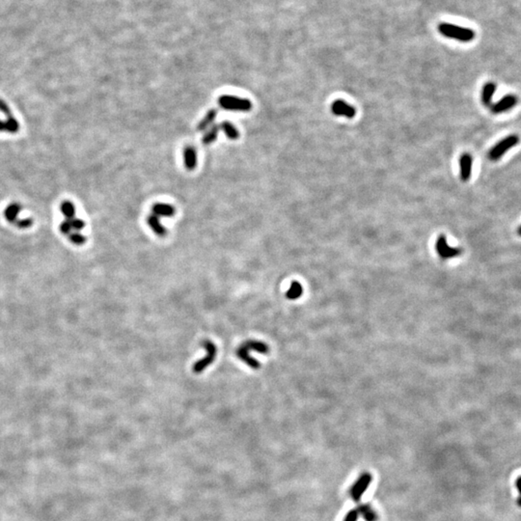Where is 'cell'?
I'll return each mask as SVG.
<instances>
[{
    "label": "cell",
    "mask_w": 521,
    "mask_h": 521,
    "mask_svg": "<svg viewBox=\"0 0 521 521\" xmlns=\"http://www.w3.org/2000/svg\"><path fill=\"white\" fill-rule=\"evenodd\" d=\"M439 33L446 38L457 40L462 43H468L474 40L475 32L470 28L462 27L460 25L443 22L438 25Z\"/></svg>",
    "instance_id": "cell-1"
},
{
    "label": "cell",
    "mask_w": 521,
    "mask_h": 521,
    "mask_svg": "<svg viewBox=\"0 0 521 521\" xmlns=\"http://www.w3.org/2000/svg\"><path fill=\"white\" fill-rule=\"evenodd\" d=\"M218 105L225 110L237 112H246L252 108V103L249 100L232 95L220 96L218 99Z\"/></svg>",
    "instance_id": "cell-2"
},
{
    "label": "cell",
    "mask_w": 521,
    "mask_h": 521,
    "mask_svg": "<svg viewBox=\"0 0 521 521\" xmlns=\"http://www.w3.org/2000/svg\"><path fill=\"white\" fill-rule=\"evenodd\" d=\"M519 143H520V137L517 134H511L504 139H502L490 150V152H489L490 159L493 161L500 159L510 149L514 148Z\"/></svg>",
    "instance_id": "cell-3"
},
{
    "label": "cell",
    "mask_w": 521,
    "mask_h": 521,
    "mask_svg": "<svg viewBox=\"0 0 521 521\" xmlns=\"http://www.w3.org/2000/svg\"><path fill=\"white\" fill-rule=\"evenodd\" d=\"M203 347L206 349L207 351V355L203 358V359H200L198 360L194 365H193V372L195 374H201L203 373L206 369L208 368L210 365H212L215 361V357H216V353H217V349H216V346L215 344L212 342V341H205L203 343Z\"/></svg>",
    "instance_id": "cell-4"
},
{
    "label": "cell",
    "mask_w": 521,
    "mask_h": 521,
    "mask_svg": "<svg viewBox=\"0 0 521 521\" xmlns=\"http://www.w3.org/2000/svg\"><path fill=\"white\" fill-rule=\"evenodd\" d=\"M435 249L439 257H441L443 260L455 258L461 254V249L451 247L447 244V240L444 235H440L438 237L435 245Z\"/></svg>",
    "instance_id": "cell-5"
},
{
    "label": "cell",
    "mask_w": 521,
    "mask_h": 521,
    "mask_svg": "<svg viewBox=\"0 0 521 521\" xmlns=\"http://www.w3.org/2000/svg\"><path fill=\"white\" fill-rule=\"evenodd\" d=\"M372 483V475L369 473H364L358 478V480L354 483V485L351 490V494L353 500L358 502L362 495L368 490L369 486Z\"/></svg>",
    "instance_id": "cell-6"
},
{
    "label": "cell",
    "mask_w": 521,
    "mask_h": 521,
    "mask_svg": "<svg viewBox=\"0 0 521 521\" xmlns=\"http://www.w3.org/2000/svg\"><path fill=\"white\" fill-rule=\"evenodd\" d=\"M519 104V98L516 95H506L500 101L491 105V112L493 114H501L511 110Z\"/></svg>",
    "instance_id": "cell-7"
},
{
    "label": "cell",
    "mask_w": 521,
    "mask_h": 521,
    "mask_svg": "<svg viewBox=\"0 0 521 521\" xmlns=\"http://www.w3.org/2000/svg\"><path fill=\"white\" fill-rule=\"evenodd\" d=\"M331 111L334 115L353 119L356 115V109L342 100H337L331 105Z\"/></svg>",
    "instance_id": "cell-8"
},
{
    "label": "cell",
    "mask_w": 521,
    "mask_h": 521,
    "mask_svg": "<svg viewBox=\"0 0 521 521\" xmlns=\"http://www.w3.org/2000/svg\"><path fill=\"white\" fill-rule=\"evenodd\" d=\"M472 165H473L472 155L468 153H463L460 156V179H461V181H463V182L469 181V179L471 178V173H472Z\"/></svg>",
    "instance_id": "cell-9"
},
{
    "label": "cell",
    "mask_w": 521,
    "mask_h": 521,
    "mask_svg": "<svg viewBox=\"0 0 521 521\" xmlns=\"http://www.w3.org/2000/svg\"><path fill=\"white\" fill-rule=\"evenodd\" d=\"M236 353H237V356L243 362H245L246 364H247L250 368L254 369V370H259L260 369V362L249 354V351L246 349L244 345L241 346L240 348H238Z\"/></svg>",
    "instance_id": "cell-10"
},
{
    "label": "cell",
    "mask_w": 521,
    "mask_h": 521,
    "mask_svg": "<svg viewBox=\"0 0 521 521\" xmlns=\"http://www.w3.org/2000/svg\"><path fill=\"white\" fill-rule=\"evenodd\" d=\"M184 167L188 171H192L197 165V153L196 150L191 146H186L184 149Z\"/></svg>",
    "instance_id": "cell-11"
},
{
    "label": "cell",
    "mask_w": 521,
    "mask_h": 521,
    "mask_svg": "<svg viewBox=\"0 0 521 521\" xmlns=\"http://www.w3.org/2000/svg\"><path fill=\"white\" fill-rule=\"evenodd\" d=\"M152 213L157 217H172L176 214V209L170 204L155 203L152 207Z\"/></svg>",
    "instance_id": "cell-12"
},
{
    "label": "cell",
    "mask_w": 521,
    "mask_h": 521,
    "mask_svg": "<svg viewBox=\"0 0 521 521\" xmlns=\"http://www.w3.org/2000/svg\"><path fill=\"white\" fill-rule=\"evenodd\" d=\"M147 223L150 226V228L160 238H164L167 235L166 228L161 224L159 218L156 215H150L147 217Z\"/></svg>",
    "instance_id": "cell-13"
},
{
    "label": "cell",
    "mask_w": 521,
    "mask_h": 521,
    "mask_svg": "<svg viewBox=\"0 0 521 521\" xmlns=\"http://www.w3.org/2000/svg\"><path fill=\"white\" fill-rule=\"evenodd\" d=\"M496 91V84L493 82H488L484 85L482 91V102L486 107H491L492 97Z\"/></svg>",
    "instance_id": "cell-14"
},
{
    "label": "cell",
    "mask_w": 521,
    "mask_h": 521,
    "mask_svg": "<svg viewBox=\"0 0 521 521\" xmlns=\"http://www.w3.org/2000/svg\"><path fill=\"white\" fill-rule=\"evenodd\" d=\"M217 117V110L216 109H211L207 112L205 117L200 121L197 126V130H206L211 128V126L215 122Z\"/></svg>",
    "instance_id": "cell-15"
},
{
    "label": "cell",
    "mask_w": 521,
    "mask_h": 521,
    "mask_svg": "<svg viewBox=\"0 0 521 521\" xmlns=\"http://www.w3.org/2000/svg\"><path fill=\"white\" fill-rule=\"evenodd\" d=\"M244 346L248 351H254L256 353H261V354H266L269 351L267 345L260 341L249 340V341H246V343L244 344Z\"/></svg>",
    "instance_id": "cell-16"
},
{
    "label": "cell",
    "mask_w": 521,
    "mask_h": 521,
    "mask_svg": "<svg viewBox=\"0 0 521 521\" xmlns=\"http://www.w3.org/2000/svg\"><path fill=\"white\" fill-rule=\"evenodd\" d=\"M219 130H220V127L217 126V125H215V126L211 127L209 130H207L206 133L202 137L203 144L204 145H211V144H213L218 137Z\"/></svg>",
    "instance_id": "cell-17"
},
{
    "label": "cell",
    "mask_w": 521,
    "mask_h": 521,
    "mask_svg": "<svg viewBox=\"0 0 521 521\" xmlns=\"http://www.w3.org/2000/svg\"><path fill=\"white\" fill-rule=\"evenodd\" d=\"M219 127H220V130H223V132L225 133V135L229 138V139L236 140V139H238V138L240 137V132H239V130H238L236 129V127H235L233 124L230 123V122H227V121L222 122V123L219 125Z\"/></svg>",
    "instance_id": "cell-18"
},
{
    "label": "cell",
    "mask_w": 521,
    "mask_h": 521,
    "mask_svg": "<svg viewBox=\"0 0 521 521\" xmlns=\"http://www.w3.org/2000/svg\"><path fill=\"white\" fill-rule=\"evenodd\" d=\"M303 293V288L297 281H293L291 283L290 289L286 292V296L288 299L294 300L300 297V295Z\"/></svg>",
    "instance_id": "cell-19"
},
{
    "label": "cell",
    "mask_w": 521,
    "mask_h": 521,
    "mask_svg": "<svg viewBox=\"0 0 521 521\" xmlns=\"http://www.w3.org/2000/svg\"><path fill=\"white\" fill-rule=\"evenodd\" d=\"M358 512H359V515H361L366 521H378V516L376 514V512L373 510V508L370 506V505H361L358 509Z\"/></svg>",
    "instance_id": "cell-20"
},
{
    "label": "cell",
    "mask_w": 521,
    "mask_h": 521,
    "mask_svg": "<svg viewBox=\"0 0 521 521\" xmlns=\"http://www.w3.org/2000/svg\"><path fill=\"white\" fill-rule=\"evenodd\" d=\"M69 239L71 240V242L77 246H82L86 243V238L79 234L78 232H75V233H72L71 235H69Z\"/></svg>",
    "instance_id": "cell-21"
},
{
    "label": "cell",
    "mask_w": 521,
    "mask_h": 521,
    "mask_svg": "<svg viewBox=\"0 0 521 521\" xmlns=\"http://www.w3.org/2000/svg\"><path fill=\"white\" fill-rule=\"evenodd\" d=\"M358 517H359L358 510H352L351 512H349L347 514V516L345 517L343 521H357Z\"/></svg>",
    "instance_id": "cell-22"
},
{
    "label": "cell",
    "mask_w": 521,
    "mask_h": 521,
    "mask_svg": "<svg viewBox=\"0 0 521 521\" xmlns=\"http://www.w3.org/2000/svg\"><path fill=\"white\" fill-rule=\"evenodd\" d=\"M517 488H518V490H519L520 492H521V477L519 479V480H518V481H517Z\"/></svg>",
    "instance_id": "cell-23"
},
{
    "label": "cell",
    "mask_w": 521,
    "mask_h": 521,
    "mask_svg": "<svg viewBox=\"0 0 521 521\" xmlns=\"http://www.w3.org/2000/svg\"><path fill=\"white\" fill-rule=\"evenodd\" d=\"M518 503H519L520 506H521V495L519 497V499H518Z\"/></svg>",
    "instance_id": "cell-24"
},
{
    "label": "cell",
    "mask_w": 521,
    "mask_h": 521,
    "mask_svg": "<svg viewBox=\"0 0 521 521\" xmlns=\"http://www.w3.org/2000/svg\"><path fill=\"white\" fill-rule=\"evenodd\" d=\"M518 233H519V235H520V236H521V227H520V228H519V230H518Z\"/></svg>",
    "instance_id": "cell-25"
}]
</instances>
